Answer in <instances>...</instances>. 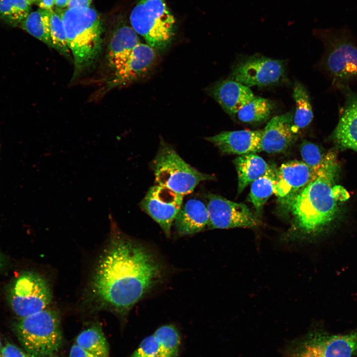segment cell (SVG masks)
I'll return each mask as SVG.
<instances>
[{"label": "cell", "instance_id": "38", "mask_svg": "<svg viewBox=\"0 0 357 357\" xmlns=\"http://www.w3.org/2000/svg\"><path fill=\"white\" fill-rule=\"evenodd\" d=\"M1 347H2V346H1V343L0 338V357H1Z\"/></svg>", "mask_w": 357, "mask_h": 357}, {"label": "cell", "instance_id": "3", "mask_svg": "<svg viewBox=\"0 0 357 357\" xmlns=\"http://www.w3.org/2000/svg\"><path fill=\"white\" fill-rule=\"evenodd\" d=\"M62 21L74 70L73 78L90 69L102 50L103 26L97 11L90 7L57 8Z\"/></svg>", "mask_w": 357, "mask_h": 357}, {"label": "cell", "instance_id": "29", "mask_svg": "<svg viewBox=\"0 0 357 357\" xmlns=\"http://www.w3.org/2000/svg\"><path fill=\"white\" fill-rule=\"evenodd\" d=\"M49 31L54 49L66 58L69 57L70 50L60 15L56 11L50 9Z\"/></svg>", "mask_w": 357, "mask_h": 357}, {"label": "cell", "instance_id": "8", "mask_svg": "<svg viewBox=\"0 0 357 357\" xmlns=\"http://www.w3.org/2000/svg\"><path fill=\"white\" fill-rule=\"evenodd\" d=\"M286 72L283 60L255 54L239 60L233 68L230 79L249 88L268 87L282 83Z\"/></svg>", "mask_w": 357, "mask_h": 357}, {"label": "cell", "instance_id": "39", "mask_svg": "<svg viewBox=\"0 0 357 357\" xmlns=\"http://www.w3.org/2000/svg\"><path fill=\"white\" fill-rule=\"evenodd\" d=\"M0 265H1V259H0Z\"/></svg>", "mask_w": 357, "mask_h": 357}, {"label": "cell", "instance_id": "15", "mask_svg": "<svg viewBox=\"0 0 357 357\" xmlns=\"http://www.w3.org/2000/svg\"><path fill=\"white\" fill-rule=\"evenodd\" d=\"M325 65L337 79H347L357 76V48L348 41L335 42L327 52Z\"/></svg>", "mask_w": 357, "mask_h": 357}, {"label": "cell", "instance_id": "30", "mask_svg": "<svg viewBox=\"0 0 357 357\" xmlns=\"http://www.w3.org/2000/svg\"><path fill=\"white\" fill-rule=\"evenodd\" d=\"M300 152L303 162L311 170L312 177L316 175L324 157L319 147L313 143L303 140L300 146Z\"/></svg>", "mask_w": 357, "mask_h": 357}, {"label": "cell", "instance_id": "7", "mask_svg": "<svg viewBox=\"0 0 357 357\" xmlns=\"http://www.w3.org/2000/svg\"><path fill=\"white\" fill-rule=\"evenodd\" d=\"M357 354V330L346 334L310 333L296 341L286 357H353Z\"/></svg>", "mask_w": 357, "mask_h": 357}, {"label": "cell", "instance_id": "13", "mask_svg": "<svg viewBox=\"0 0 357 357\" xmlns=\"http://www.w3.org/2000/svg\"><path fill=\"white\" fill-rule=\"evenodd\" d=\"M263 130H239L222 131L206 138L224 154L239 155L255 153L261 151Z\"/></svg>", "mask_w": 357, "mask_h": 357}, {"label": "cell", "instance_id": "22", "mask_svg": "<svg viewBox=\"0 0 357 357\" xmlns=\"http://www.w3.org/2000/svg\"><path fill=\"white\" fill-rule=\"evenodd\" d=\"M277 175L276 167L269 165L266 172L251 183L248 201L252 203L257 215L261 214L264 204L274 193Z\"/></svg>", "mask_w": 357, "mask_h": 357}, {"label": "cell", "instance_id": "25", "mask_svg": "<svg viewBox=\"0 0 357 357\" xmlns=\"http://www.w3.org/2000/svg\"><path fill=\"white\" fill-rule=\"evenodd\" d=\"M49 14L50 9L40 8L30 12L19 27L53 48L49 31Z\"/></svg>", "mask_w": 357, "mask_h": 357}, {"label": "cell", "instance_id": "28", "mask_svg": "<svg viewBox=\"0 0 357 357\" xmlns=\"http://www.w3.org/2000/svg\"><path fill=\"white\" fill-rule=\"evenodd\" d=\"M160 348V357H177L180 345V337L177 329L172 325L158 328L153 334Z\"/></svg>", "mask_w": 357, "mask_h": 357}, {"label": "cell", "instance_id": "10", "mask_svg": "<svg viewBox=\"0 0 357 357\" xmlns=\"http://www.w3.org/2000/svg\"><path fill=\"white\" fill-rule=\"evenodd\" d=\"M209 229L255 228L261 225L258 216L244 204L215 194L207 196Z\"/></svg>", "mask_w": 357, "mask_h": 357}, {"label": "cell", "instance_id": "4", "mask_svg": "<svg viewBox=\"0 0 357 357\" xmlns=\"http://www.w3.org/2000/svg\"><path fill=\"white\" fill-rule=\"evenodd\" d=\"M15 330L23 350L31 357H53L62 346L60 318L53 309L20 318Z\"/></svg>", "mask_w": 357, "mask_h": 357}, {"label": "cell", "instance_id": "18", "mask_svg": "<svg viewBox=\"0 0 357 357\" xmlns=\"http://www.w3.org/2000/svg\"><path fill=\"white\" fill-rule=\"evenodd\" d=\"M140 43L132 27L122 24L113 32L108 45L107 60L114 72L125 63L135 47Z\"/></svg>", "mask_w": 357, "mask_h": 357}, {"label": "cell", "instance_id": "12", "mask_svg": "<svg viewBox=\"0 0 357 357\" xmlns=\"http://www.w3.org/2000/svg\"><path fill=\"white\" fill-rule=\"evenodd\" d=\"M293 112L272 118L263 130L261 151L269 153L286 150L294 142L299 131L293 123Z\"/></svg>", "mask_w": 357, "mask_h": 357}, {"label": "cell", "instance_id": "11", "mask_svg": "<svg viewBox=\"0 0 357 357\" xmlns=\"http://www.w3.org/2000/svg\"><path fill=\"white\" fill-rule=\"evenodd\" d=\"M183 196L166 187L155 185L149 189L139 206L169 237L171 227L182 205Z\"/></svg>", "mask_w": 357, "mask_h": 357}, {"label": "cell", "instance_id": "36", "mask_svg": "<svg viewBox=\"0 0 357 357\" xmlns=\"http://www.w3.org/2000/svg\"><path fill=\"white\" fill-rule=\"evenodd\" d=\"M31 2L40 8L51 9L55 5L56 0H31Z\"/></svg>", "mask_w": 357, "mask_h": 357}, {"label": "cell", "instance_id": "9", "mask_svg": "<svg viewBox=\"0 0 357 357\" xmlns=\"http://www.w3.org/2000/svg\"><path fill=\"white\" fill-rule=\"evenodd\" d=\"M52 299L48 282L36 273L28 272L16 281L11 292V305L22 318L47 308Z\"/></svg>", "mask_w": 357, "mask_h": 357}, {"label": "cell", "instance_id": "2", "mask_svg": "<svg viewBox=\"0 0 357 357\" xmlns=\"http://www.w3.org/2000/svg\"><path fill=\"white\" fill-rule=\"evenodd\" d=\"M337 172L336 155L329 152L317 174L303 188L279 200L293 217V238L305 239L315 236L336 217L338 206L332 189Z\"/></svg>", "mask_w": 357, "mask_h": 357}, {"label": "cell", "instance_id": "31", "mask_svg": "<svg viewBox=\"0 0 357 357\" xmlns=\"http://www.w3.org/2000/svg\"><path fill=\"white\" fill-rule=\"evenodd\" d=\"M130 357H160L159 344L154 335L145 337Z\"/></svg>", "mask_w": 357, "mask_h": 357}, {"label": "cell", "instance_id": "17", "mask_svg": "<svg viewBox=\"0 0 357 357\" xmlns=\"http://www.w3.org/2000/svg\"><path fill=\"white\" fill-rule=\"evenodd\" d=\"M210 92L223 109L231 116H235L255 96L249 87L230 78L216 83Z\"/></svg>", "mask_w": 357, "mask_h": 357}, {"label": "cell", "instance_id": "34", "mask_svg": "<svg viewBox=\"0 0 357 357\" xmlns=\"http://www.w3.org/2000/svg\"><path fill=\"white\" fill-rule=\"evenodd\" d=\"M68 357H101L81 348L76 344H73L70 348Z\"/></svg>", "mask_w": 357, "mask_h": 357}, {"label": "cell", "instance_id": "24", "mask_svg": "<svg viewBox=\"0 0 357 357\" xmlns=\"http://www.w3.org/2000/svg\"><path fill=\"white\" fill-rule=\"evenodd\" d=\"M274 107V104L271 100L254 96L238 111L236 116L240 121L243 123L263 122L270 117Z\"/></svg>", "mask_w": 357, "mask_h": 357}, {"label": "cell", "instance_id": "5", "mask_svg": "<svg viewBox=\"0 0 357 357\" xmlns=\"http://www.w3.org/2000/svg\"><path fill=\"white\" fill-rule=\"evenodd\" d=\"M129 19L134 31L156 52L171 44L176 20L165 0H137Z\"/></svg>", "mask_w": 357, "mask_h": 357}, {"label": "cell", "instance_id": "35", "mask_svg": "<svg viewBox=\"0 0 357 357\" xmlns=\"http://www.w3.org/2000/svg\"><path fill=\"white\" fill-rule=\"evenodd\" d=\"M92 0H69L67 8L90 7Z\"/></svg>", "mask_w": 357, "mask_h": 357}, {"label": "cell", "instance_id": "33", "mask_svg": "<svg viewBox=\"0 0 357 357\" xmlns=\"http://www.w3.org/2000/svg\"><path fill=\"white\" fill-rule=\"evenodd\" d=\"M332 195L337 201H345L350 198V194L347 190L340 185H334L332 189Z\"/></svg>", "mask_w": 357, "mask_h": 357}, {"label": "cell", "instance_id": "37", "mask_svg": "<svg viewBox=\"0 0 357 357\" xmlns=\"http://www.w3.org/2000/svg\"><path fill=\"white\" fill-rule=\"evenodd\" d=\"M69 0H56L55 5L57 8L63 9L67 7Z\"/></svg>", "mask_w": 357, "mask_h": 357}, {"label": "cell", "instance_id": "26", "mask_svg": "<svg viewBox=\"0 0 357 357\" xmlns=\"http://www.w3.org/2000/svg\"><path fill=\"white\" fill-rule=\"evenodd\" d=\"M293 96L296 104L293 123L299 130L307 127L311 122L313 117L312 107L307 90L298 81L295 83Z\"/></svg>", "mask_w": 357, "mask_h": 357}, {"label": "cell", "instance_id": "19", "mask_svg": "<svg viewBox=\"0 0 357 357\" xmlns=\"http://www.w3.org/2000/svg\"><path fill=\"white\" fill-rule=\"evenodd\" d=\"M209 219L206 205L199 200L191 199L182 205L173 225L178 236H189L206 228Z\"/></svg>", "mask_w": 357, "mask_h": 357}, {"label": "cell", "instance_id": "27", "mask_svg": "<svg viewBox=\"0 0 357 357\" xmlns=\"http://www.w3.org/2000/svg\"><path fill=\"white\" fill-rule=\"evenodd\" d=\"M30 0H0V19L13 27L20 23L30 13Z\"/></svg>", "mask_w": 357, "mask_h": 357}, {"label": "cell", "instance_id": "16", "mask_svg": "<svg viewBox=\"0 0 357 357\" xmlns=\"http://www.w3.org/2000/svg\"><path fill=\"white\" fill-rule=\"evenodd\" d=\"M312 177L310 168L302 161L284 163L278 169L274 193L279 200L289 197L303 188Z\"/></svg>", "mask_w": 357, "mask_h": 357}, {"label": "cell", "instance_id": "20", "mask_svg": "<svg viewBox=\"0 0 357 357\" xmlns=\"http://www.w3.org/2000/svg\"><path fill=\"white\" fill-rule=\"evenodd\" d=\"M332 137L340 146L357 152V95L347 104Z\"/></svg>", "mask_w": 357, "mask_h": 357}, {"label": "cell", "instance_id": "41", "mask_svg": "<svg viewBox=\"0 0 357 357\" xmlns=\"http://www.w3.org/2000/svg\"><path fill=\"white\" fill-rule=\"evenodd\" d=\"M30 1H31V0H30Z\"/></svg>", "mask_w": 357, "mask_h": 357}, {"label": "cell", "instance_id": "6", "mask_svg": "<svg viewBox=\"0 0 357 357\" xmlns=\"http://www.w3.org/2000/svg\"><path fill=\"white\" fill-rule=\"evenodd\" d=\"M151 167L156 185L166 187L183 196L191 193L201 181L215 179L213 175L200 172L185 162L163 139Z\"/></svg>", "mask_w": 357, "mask_h": 357}, {"label": "cell", "instance_id": "1", "mask_svg": "<svg viewBox=\"0 0 357 357\" xmlns=\"http://www.w3.org/2000/svg\"><path fill=\"white\" fill-rule=\"evenodd\" d=\"M114 232L90 285V298L99 309L122 317L161 282L163 267L148 248Z\"/></svg>", "mask_w": 357, "mask_h": 357}, {"label": "cell", "instance_id": "23", "mask_svg": "<svg viewBox=\"0 0 357 357\" xmlns=\"http://www.w3.org/2000/svg\"><path fill=\"white\" fill-rule=\"evenodd\" d=\"M75 344L96 356L109 357V345L99 324L93 325L80 332L76 338Z\"/></svg>", "mask_w": 357, "mask_h": 357}, {"label": "cell", "instance_id": "21", "mask_svg": "<svg viewBox=\"0 0 357 357\" xmlns=\"http://www.w3.org/2000/svg\"><path fill=\"white\" fill-rule=\"evenodd\" d=\"M238 175V195L254 180L262 176L268 165L255 153L239 155L234 161Z\"/></svg>", "mask_w": 357, "mask_h": 357}, {"label": "cell", "instance_id": "32", "mask_svg": "<svg viewBox=\"0 0 357 357\" xmlns=\"http://www.w3.org/2000/svg\"><path fill=\"white\" fill-rule=\"evenodd\" d=\"M1 357H31L24 350L9 342L1 347Z\"/></svg>", "mask_w": 357, "mask_h": 357}, {"label": "cell", "instance_id": "40", "mask_svg": "<svg viewBox=\"0 0 357 357\" xmlns=\"http://www.w3.org/2000/svg\"><path fill=\"white\" fill-rule=\"evenodd\" d=\"M53 357H58L57 356L55 355Z\"/></svg>", "mask_w": 357, "mask_h": 357}, {"label": "cell", "instance_id": "14", "mask_svg": "<svg viewBox=\"0 0 357 357\" xmlns=\"http://www.w3.org/2000/svg\"><path fill=\"white\" fill-rule=\"evenodd\" d=\"M156 52L148 44L139 43L123 66L114 72L108 87L111 89L125 85L143 76L153 64Z\"/></svg>", "mask_w": 357, "mask_h": 357}]
</instances>
